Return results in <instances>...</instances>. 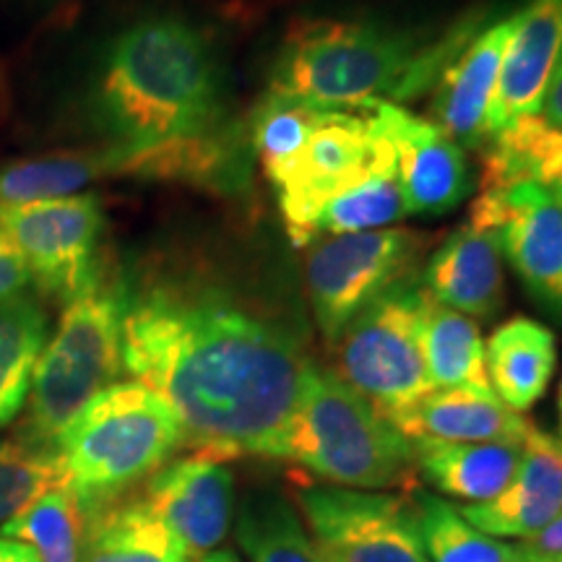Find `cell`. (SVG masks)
<instances>
[{"label": "cell", "instance_id": "cell-1", "mask_svg": "<svg viewBox=\"0 0 562 562\" xmlns=\"http://www.w3.org/2000/svg\"><path fill=\"white\" fill-rule=\"evenodd\" d=\"M311 362L290 328L222 286L182 277L125 284V372L172 406L195 453L279 459Z\"/></svg>", "mask_w": 562, "mask_h": 562}, {"label": "cell", "instance_id": "cell-2", "mask_svg": "<svg viewBox=\"0 0 562 562\" xmlns=\"http://www.w3.org/2000/svg\"><path fill=\"white\" fill-rule=\"evenodd\" d=\"M100 146L146 151L232 131L214 42L180 13H146L104 42L81 94Z\"/></svg>", "mask_w": 562, "mask_h": 562}, {"label": "cell", "instance_id": "cell-3", "mask_svg": "<svg viewBox=\"0 0 562 562\" xmlns=\"http://www.w3.org/2000/svg\"><path fill=\"white\" fill-rule=\"evenodd\" d=\"M480 24L474 13L427 34L368 16L300 19L281 42L269 91L349 112L417 100Z\"/></svg>", "mask_w": 562, "mask_h": 562}, {"label": "cell", "instance_id": "cell-4", "mask_svg": "<svg viewBox=\"0 0 562 562\" xmlns=\"http://www.w3.org/2000/svg\"><path fill=\"white\" fill-rule=\"evenodd\" d=\"M286 459L326 484L412 495L419 490L414 446L331 370L311 362L281 438Z\"/></svg>", "mask_w": 562, "mask_h": 562}, {"label": "cell", "instance_id": "cell-5", "mask_svg": "<svg viewBox=\"0 0 562 562\" xmlns=\"http://www.w3.org/2000/svg\"><path fill=\"white\" fill-rule=\"evenodd\" d=\"M188 446L170 404L136 381L94 396L55 440L63 482L83 513L140 487Z\"/></svg>", "mask_w": 562, "mask_h": 562}, {"label": "cell", "instance_id": "cell-6", "mask_svg": "<svg viewBox=\"0 0 562 562\" xmlns=\"http://www.w3.org/2000/svg\"><path fill=\"white\" fill-rule=\"evenodd\" d=\"M125 281L104 269L79 297L66 302L34 368L26 414L19 430L55 446L70 419L110 385L121 383Z\"/></svg>", "mask_w": 562, "mask_h": 562}, {"label": "cell", "instance_id": "cell-7", "mask_svg": "<svg viewBox=\"0 0 562 562\" xmlns=\"http://www.w3.org/2000/svg\"><path fill=\"white\" fill-rule=\"evenodd\" d=\"M425 297L422 284L406 281L364 307L334 341L336 375L393 425L435 391L419 347Z\"/></svg>", "mask_w": 562, "mask_h": 562}, {"label": "cell", "instance_id": "cell-8", "mask_svg": "<svg viewBox=\"0 0 562 562\" xmlns=\"http://www.w3.org/2000/svg\"><path fill=\"white\" fill-rule=\"evenodd\" d=\"M427 237L412 229H370L318 240L307 256V294L321 334L344 328L385 292L412 281Z\"/></svg>", "mask_w": 562, "mask_h": 562}, {"label": "cell", "instance_id": "cell-9", "mask_svg": "<svg viewBox=\"0 0 562 562\" xmlns=\"http://www.w3.org/2000/svg\"><path fill=\"white\" fill-rule=\"evenodd\" d=\"M294 505L328 562H430L412 495L302 482Z\"/></svg>", "mask_w": 562, "mask_h": 562}, {"label": "cell", "instance_id": "cell-10", "mask_svg": "<svg viewBox=\"0 0 562 562\" xmlns=\"http://www.w3.org/2000/svg\"><path fill=\"white\" fill-rule=\"evenodd\" d=\"M389 138L362 112L339 110L313 133L297 157L269 180L294 245L311 243L318 211L372 172L393 167Z\"/></svg>", "mask_w": 562, "mask_h": 562}, {"label": "cell", "instance_id": "cell-11", "mask_svg": "<svg viewBox=\"0 0 562 562\" xmlns=\"http://www.w3.org/2000/svg\"><path fill=\"white\" fill-rule=\"evenodd\" d=\"M0 227L19 245L32 284L70 302L108 269L102 261L104 209L97 193L0 206Z\"/></svg>", "mask_w": 562, "mask_h": 562}, {"label": "cell", "instance_id": "cell-12", "mask_svg": "<svg viewBox=\"0 0 562 562\" xmlns=\"http://www.w3.org/2000/svg\"><path fill=\"white\" fill-rule=\"evenodd\" d=\"M469 224L495 235L533 302L562 318V203L547 188L524 182L476 195Z\"/></svg>", "mask_w": 562, "mask_h": 562}, {"label": "cell", "instance_id": "cell-13", "mask_svg": "<svg viewBox=\"0 0 562 562\" xmlns=\"http://www.w3.org/2000/svg\"><path fill=\"white\" fill-rule=\"evenodd\" d=\"M133 492L193 562L227 539L235 516V474L222 459L206 453L172 459Z\"/></svg>", "mask_w": 562, "mask_h": 562}, {"label": "cell", "instance_id": "cell-14", "mask_svg": "<svg viewBox=\"0 0 562 562\" xmlns=\"http://www.w3.org/2000/svg\"><path fill=\"white\" fill-rule=\"evenodd\" d=\"M368 117L375 131L389 138L396 182L409 216H440L459 206L472 188L463 146L435 123L406 112L402 104H375Z\"/></svg>", "mask_w": 562, "mask_h": 562}, {"label": "cell", "instance_id": "cell-15", "mask_svg": "<svg viewBox=\"0 0 562 562\" xmlns=\"http://www.w3.org/2000/svg\"><path fill=\"white\" fill-rule=\"evenodd\" d=\"M513 30L516 13L490 26H480L435 81V125L459 146L487 144V112Z\"/></svg>", "mask_w": 562, "mask_h": 562}, {"label": "cell", "instance_id": "cell-16", "mask_svg": "<svg viewBox=\"0 0 562 562\" xmlns=\"http://www.w3.org/2000/svg\"><path fill=\"white\" fill-rule=\"evenodd\" d=\"M560 58L562 0H529L516 11V30L487 112V138L518 117L542 115L547 87Z\"/></svg>", "mask_w": 562, "mask_h": 562}, {"label": "cell", "instance_id": "cell-17", "mask_svg": "<svg viewBox=\"0 0 562 562\" xmlns=\"http://www.w3.org/2000/svg\"><path fill=\"white\" fill-rule=\"evenodd\" d=\"M474 529L497 539H531L562 516V438L529 432L521 446L516 476L495 501L461 505Z\"/></svg>", "mask_w": 562, "mask_h": 562}, {"label": "cell", "instance_id": "cell-18", "mask_svg": "<svg viewBox=\"0 0 562 562\" xmlns=\"http://www.w3.org/2000/svg\"><path fill=\"white\" fill-rule=\"evenodd\" d=\"M503 252L487 229H453L422 273L430 300L469 318H492L503 305Z\"/></svg>", "mask_w": 562, "mask_h": 562}, {"label": "cell", "instance_id": "cell-19", "mask_svg": "<svg viewBox=\"0 0 562 562\" xmlns=\"http://www.w3.org/2000/svg\"><path fill=\"white\" fill-rule=\"evenodd\" d=\"M138 151L94 146V149L50 151L42 157L0 165V206L66 199L81 193L91 182L112 178H138Z\"/></svg>", "mask_w": 562, "mask_h": 562}, {"label": "cell", "instance_id": "cell-20", "mask_svg": "<svg viewBox=\"0 0 562 562\" xmlns=\"http://www.w3.org/2000/svg\"><path fill=\"white\" fill-rule=\"evenodd\" d=\"M406 438L448 442H510L524 446L533 425L505 406L495 393L435 389L398 422Z\"/></svg>", "mask_w": 562, "mask_h": 562}, {"label": "cell", "instance_id": "cell-21", "mask_svg": "<svg viewBox=\"0 0 562 562\" xmlns=\"http://www.w3.org/2000/svg\"><path fill=\"white\" fill-rule=\"evenodd\" d=\"M417 476L435 492L467 505L490 503L508 487L521 461L510 442H448L414 438Z\"/></svg>", "mask_w": 562, "mask_h": 562}, {"label": "cell", "instance_id": "cell-22", "mask_svg": "<svg viewBox=\"0 0 562 562\" xmlns=\"http://www.w3.org/2000/svg\"><path fill=\"white\" fill-rule=\"evenodd\" d=\"M490 389L513 412H529L550 389L558 341L539 321L510 318L484 344Z\"/></svg>", "mask_w": 562, "mask_h": 562}, {"label": "cell", "instance_id": "cell-23", "mask_svg": "<svg viewBox=\"0 0 562 562\" xmlns=\"http://www.w3.org/2000/svg\"><path fill=\"white\" fill-rule=\"evenodd\" d=\"M79 562H193L136 492L83 513Z\"/></svg>", "mask_w": 562, "mask_h": 562}, {"label": "cell", "instance_id": "cell-24", "mask_svg": "<svg viewBox=\"0 0 562 562\" xmlns=\"http://www.w3.org/2000/svg\"><path fill=\"white\" fill-rule=\"evenodd\" d=\"M419 347L432 389L492 393L480 326L469 315L430 300V294L422 305Z\"/></svg>", "mask_w": 562, "mask_h": 562}, {"label": "cell", "instance_id": "cell-25", "mask_svg": "<svg viewBox=\"0 0 562 562\" xmlns=\"http://www.w3.org/2000/svg\"><path fill=\"white\" fill-rule=\"evenodd\" d=\"M47 339L50 318L34 294L0 302V430L26 406Z\"/></svg>", "mask_w": 562, "mask_h": 562}, {"label": "cell", "instance_id": "cell-26", "mask_svg": "<svg viewBox=\"0 0 562 562\" xmlns=\"http://www.w3.org/2000/svg\"><path fill=\"white\" fill-rule=\"evenodd\" d=\"M235 537L250 562H328L315 547L297 505L279 492L245 497Z\"/></svg>", "mask_w": 562, "mask_h": 562}, {"label": "cell", "instance_id": "cell-27", "mask_svg": "<svg viewBox=\"0 0 562 562\" xmlns=\"http://www.w3.org/2000/svg\"><path fill=\"white\" fill-rule=\"evenodd\" d=\"M422 544L430 562H526L521 544L474 529L459 505L430 492H412Z\"/></svg>", "mask_w": 562, "mask_h": 562}, {"label": "cell", "instance_id": "cell-28", "mask_svg": "<svg viewBox=\"0 0 562 562\" xmlns=\"http://www.w3.org/2000/svg\"><path fill=\"white\" fill-rule=\"evenodd\" d=\"M334 112L339 110L321 108V104L302 102L294 100V97H281L269 91L256 112H252L248 136L250 149L256 154V159L261 161L266 178L271 180L273 175L284 170Z\"/></svg>", "mask_w": 562, "mask_h": 562}, {"label": "cell", "instance_id": "cell-29", "mask_svg": "<svg viewBox=\"0 0 562 562\" xmlns=\"http://www.w3.org/2000/svg\"><path fill=\"white\" fill-rule=\"evenodd\" d=\"M0 537L34 547L42 562H79L83 537L79 497L66 484H58L5 524Z\"/></svg>", "mask_w": 562, "mask_h": 562}, {"label": "cell", "instance_id": "cell-30", "mask_svg": "<svg viewBox=\"0 0 562 562\" xmlns=\"http://www.w3.org/2000/svg\"><path fill=\"white\" fill-rule=\"evenodd\" d=\"M404 216H409V211H406L402 188L396 182V165L383 167L318 211L311 227V243L321 235L334 237L381 229Z\"/></svg>", "mask_w": 562, "mask_h": 562}, {"label": "cell", "instance_id": "cell-31", "mask_svg": "<svg viewBox=\"0 0 562 562\" xmlns=\"http://www.w3.org/2000/svg\"><path fill=\"white\" fill-rule=\"evenodd\" d=\"M58 484L66 482L55 446H42L21 432L0 440V529Z\"/></svg>", "mask_w": 562, "mask_h": 562}, {"label": "cell", "instance_id": "cell-32", "mask_svg": "<svg viewBox=\"0 0 562 562\" xmlns=\"http://www.w3.org/2000/svg\"><path fill=\"white\" fill-rule=\"evenodd\" d=\"M32 273L13 237L0 227V302L32 294Z\"/></svg>", "mask_w": 562, "mask_h": 562}, {"label": "cell", "instance_id": "cell-33", "mask_svg": "<svg viewBox=\"0 0 562 562\" xmlns=\"http://www.w3.org/2000/svg\"><path fill=\"white\" fill-rule=\"evenodd\" d=\"M518 544H521L526 562L562 558V516L554 518L547 529L533 533L531 539H524V542H518Z\"/></svg>", "mask_w": 562, "mask_h": 562}, {"label": "cell", "instance_id": "cell-34", "mask_svg": "<svg viewBox=\"0 0 562 562\" xmlns=\"http://www.w3.org/2000/svg\"><path fill=\"white\" fill-rule=\"evenodd\" d=\"M542 117L554 128L562 131V58L554 68L550 87H547L544 104H542Z\"/></svg>", "mask_w": 562, "mask_h": 562}, {"label": "cell", "instance_id": "cell-35", "mask_svg": "<svg viewBox=\"0 0 562 562\" xmlns=\"http://www.w3.org/2000/svg\"><path fill=\"white\" fill-rule=\"evenodd\" d=\"M0 562H42L34 547L0 537Z\"/></svg>", "mask_w": 562, "mask_h": 562}, {"label": "cell", "instance_id": "cell-36", "mask_svg": "<svg viewBox=\"0 0 562 562\" xmlns=\"http://www.w3.org/2000/svg\"><path fill=\"white\" fill-rule=\"evenodd\" d=\"M199 562H243V560L237 558V552L229 550V547H220V550L203 554Z\"/></svg>", "mask_w": 562, "mask_h": 562}, {"label": "cell", "instance_id": "cell-37", "mask_svg": "<svg viewBox=\"0 0 562 562\" xmlns=\"http://www.w3.org/2000/svg\"><path fill=\"white\" fill-rule=\"evenodd\" d=\"M547 191H550V193L554 195V199H558V201L562 203V170H560V175H558V180H554L552 186L547 188Z\"/></svg>", "mask_w": 562, "mask_h": 562}, {"label": "cell", "instance_id": "cell-38", "mask_svg": "<svg viewBox=\"0 0 562 562\" xmlns=\"http://www.w3.org/2000/svg\"><path fill=\"white\" fill-rule=\"evenodd\" d=\"M560 430H562V389H560Z\"/></svg>", "mask_w": 562, "mask_h": 562}, {"label": "cell", "instance_id": "cell-39", "mask_svg": "<svg viewBox=\"0 0 562 562\" xmlns=\"http://www.w3.org/2000/svg\"><path fill=\"white\" fill-rule=\"evenodd\" d=\"M539 562H562V558H550V560H539Z\"/></svg>", "mask_w": 562, "mask_h": 562}, {"label": "cell", "instance_id": "cell-40", "mask_svg": "<svg viewBox=\"0 0 562 562\" xmlns=\"http://www.w3.org/2000/svg\"><path fill=\"white\" fill-rule=\"evenodd\" d=\"M34 3H42V5H45V3H55V0H34Z\"/></svg>", "mask_w": 562, "mask_h": 562}]
</instances>
